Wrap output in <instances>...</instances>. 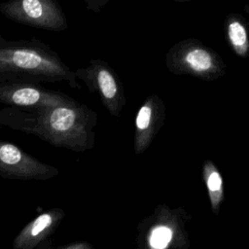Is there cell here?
Wrapping results in <instances>:
<instances>
[{
	"label": "cell",
	"instance_id": "obj_1",
	"mask_svg": "<svg viewBox=\"0 0 249 249\" xmlns=\"http://www.w3.org/2000/svg\"><path fill=\"white\" fill-rule=\"evenodd\" d=\"M91 116L79 103L71 106L0 109V127L34 135L57 148L83 151L91 145Z\"/></svg>",
	"mask_w": 249,
	"mask_h": 249
},
{
	"label": "cell",
	"instance_id": "obj_2",
	"mask_svg": "<svg viewBox=\"0 0 249 249\" xmlns=\"http://www.w3.org/2000/svg\"><path fill=\"white\" fill-rule=\"evenodd\" d=\"M0 82H67L72 88L79 86L75 71L37 38L9 41L0 37Z\"/></svg>",
	"mask_w": 249,
	"mask_h": 249
},
{
	"label": "cell",
	"instance_id": "obj_3",
	"mask_svg": "<svg viewBox=\"0 0 249 249\" xmlns=\"http://www.w3.org/2000/svg\"><path fill=\"white\" fill-rule=\"evenodd\" d=\"M1 14L12 21L47 31L68 27L66 15L55 0H13L0 4Z\"/></svg>",
	"mask_w": 249,
	"mask_h": 249
},
{
	"label": "cell",
	"instance_id": "obj_4",
	"mask_svg": "<svg viewBox=\"0 0 249 249\" xmlns=\"http://www.w3.org/2000/svg\"><path fill=\"white\" fill-rule=\"evenodd\" d=\"M59 170L21 150L18 146L0 139V177L21 181H46L56 177Z\"/></svg>",
	"mask_w": 249,
	"mask_h": 249
},
{
	"label": "cell",
	"instance_id": "obj_5",
	"mask_svg": "<svg viewBox=\"0 0 249 249\" xmlns=\"http://www.w3.org/2000/svg\"><path fill=\"white\" fill-rule=\"evenodd\" d=\"M77 103L66 93L47 89L37 83L0 82V104L8 107H56Z\"/></svg>",
	"mask_w": 249,
	"mask_h": 249
},
{
	"label": "cell",
	"instance_id": "obj_6",
	"mask_svg": "<svg viewBox=\"0 0 249 249\" xmlns=\"http://www.w3.org/2000/svg\"><path fill=\"white\" fill-rule=\"evenodd\" d=\"M65 217V211L60 207L48 209L28 224L15 236L13 249H37L54 233Z\"/></svg>",
	"mask_w": 249,
	"mask_h": 249
},
{
	"label": "cell",
	"instance_id": "obj_7",
	"mask_svg": "<svg viewBox=\"0 0 249 249\" xmlns=\"http://www.w3.org/2000/svg\"><path fill=\"white\" fill-rule=\"evenodd\" d=\"M205 183L207 185L213 210L217 211L223 198V180L220 173L212 164L207 163L204 166Z\"/></svg>",
	"mask_w": 249,
	"mask_h": 249
},
{
	"label": "cell",
	"instance_id": "obj_8",
	"mask_svg": "<svg viewBox=\"0 0 249 249\" xmlns=\"http://www.w3.org/2000/svg\"><path fill=\"white\" fill-rule=\"evenodd\" d=\"M228 35L235 52L243 55L248 49V38L245 27L238 21H232L229 24Z\"/></svg>",
	"mask_w": 249,
	"mask_h": 249
},
{
	"label": "cell",
	"instance_id": "obj_9",
	"mask_svg": "<svg viewBox=\"0 0 249 249\" xmlns=\"http://www.w3.org/2000/svg\"><path fill=\"white\" fill-rule=\"evenodd\" d=\"M185 60L187 64L196 72H204L212 68L213 58L211 54L203 49H194L190 51Z\"/></svg>",
	"mask_w": 249,
	"mask_h": 249
},
{
	"label": "cell",
	"instance_id": "obj_10",
	"mask_svg": "<svg viewBox=\"0 0 249 249\" xmlns=\"http://www.w3.org/2000/svg\"><path fill=\"white\" fill-rule=\"evenodd\" d=\"M173 238V231L169 227L158 226L149 236V245L152 249H166Z\"/></svg>",
	"mask_w": 249,
	"mask_h": 249
},
{
	"label": "cell",
	"instance_id": "obj_11",
	"mask_svg": "<svg viewBox=\"0 0 249 249\" xmlns=\"http://www.w3.org/2000/svg\"><path fill=\"white\" fill-rule=\"evenodd\" d=\"M151 117H152V110L149 106H143L136 118V126L139 130H144L146 129L151 122Z\"/></svg>",
	"mask_w": 249,
	"mask_h": 249
},
{
	"label": "cell",
	"instance_id": "obj_12",
	"mask_svg": "<svg viewBox=\"0 0 249 249\" xmlns=\"http://www.w3.org/2000/svg\"><path fill=\"white\" fill-rule=\"evenodd\" d=\"M60 249H94V248L90 243L87 241H76V242L67 244L64 247H61Z\"/></svg>",
	"mask_w": 249,
	"mask_h": 249
}]
</instances>
